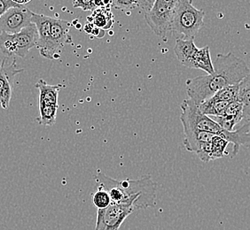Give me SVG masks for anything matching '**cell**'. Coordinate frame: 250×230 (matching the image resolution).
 I'll list each match as a JSON object with an SVG mask.
<instances>
[{"label":"cell","mask_w":250,"mask_h":230,"mask_svg":"<svg viewBox=\"0 0 250 230\" xmlns=\"http://www.w3.org/2000/svg\"><path fill=\"white\" fill-rule=\"evenodd\" d=\"M239 101L243 107V119L250 123V73L239 84Z\"/></svg>","instance_id":"19"},{"label":"cell","mask_w":250,"mask_h":230,"mask_svg":"<svg viewBox=\"0 0 250 230\" xmlns=\"http://www.w3.org/2000/svg\"><path fill=\"white\" fill-rule=\"evenodd\" d=\"M2 64H3V60H0V71H1V68H2Z\"/></svg>","instance_id":"27"},{"label":"cell","mask_w":250,"mask_h":230,"mask_svg":"<svg viewBox=\"0 0 250 230\" xmlns=\"http://www.w3.org/2000/svg\"><path fill=\"white\" fill-rule=\"evenodd\" d=\"M184 146L187 151L190 153H197L201 149L202 144L205 143L211 142L213 137L216 134L205 132V131H199V130H184Z\"/></svg>","instance_id":"14"},{"label":"cell","mask_w":250,"mask_h":230,"mask_svg":"<svg viewBox=\"0 0 250 230\" xmlns=\"http://www.w3.org/2000/svg\"><path fill=\"white\" fill-rule=\"evenodd\" d=\"M36 88L39 90V104L59 106V92L62 88L61 84L50 85L45 81L40 79L36 83Z\"/></svg>","instance_id":"16"},{"label":"cell","mask_w":250,"mask_h":230,"mask_svg":"<svg viewBox=\"0 0 250 230\" xmlns=\"http://www.w3.org/2000/svg\"><path fill=\"white\" fill-rule=\"evenodd\" d=\"M218 136L227 141L229 144H233L231 157L234 158L240 152L241 146L250 148V123L248 122L233 131L224 130Z\"/></svg>","instance_id":"12"},{"label":"cell","mask_w":250,"mask_h":230,"mask_svg":"<svg viewBox=\"0 0 250 230\" xmlns=\"http://www.w3.org/2000/svg\"><path fill=\"white\" fill-rule=\"evenodd\" d=\"M17 6H20V5L16 4L14 0H0V18L7 10Z\"/></svg>","instance_id":"26"},{"label":"cell","mask_w":250,"mask_h":230,"mask_svg":"<svg viewBox=\"0 0 250 230\" xmlns=\"http://www.w3.org/2000/svg\"><path fill=\"white\" fill-rule=\"evenodd\" d=\"M239 84L227 86L222 89L221 91H218L214 97L218 100L225 101L230 104L232 102L239 101Z\"/></svg>","instance_id":"22"},{"label":"cell","mask_w":250,"mask_h":230,"mask_svg":"<svg viewBox=\"0 0 250 230\" xmlns=\"http://www.w3.org/2000/svg\"><path fill=\"white\" fill-rule=\"evenodd\" d=\"M229 103L216 99L214 96L204 101L199 106V109L203 115L214 117H221L225 114Z\"/></svg>","instance_id":"18"},{"label":"cell","mask_w":250,"mask_h":230,"mask_svg":"<svg viewBox=\"0 0 250 230\" xmlns=\"http://www.w3.org/2000/svg\"><path fill=\"white\" fill-rule=\"evenodd\" d=\"M178 0H155L152 9L145 14V19L156 36L165 38L171 29Z\"/></svg>","instance_id":"5"},{"label":"cell","mask_w":250,"mask_h":230,"mask_svg":"<svg viewBox=\"0 0 250 230\" xmlns=\"http://www.w3.org/2000/svg\"><path fill=\"white\" fill-rule=\"evenodd\" d=\"M74 6L77 8H81L83 11H94L99 7L98 5H103L101 2H95V1H76L73 3Z\"/></svg>","instance_id":"25"},{"label":"cell","mask_w":250,"mask_h":230,"mask_svg":"<svg viewBox=\"0 0 250 230\" xmlns=\"http://www.w3.org/2000/svg\"><path fill=\"white\" fill-rule=\"evenodd\" d=\"M243 119V107L240 101L230 103L221 117H214L213 120L227 131H233L234 127Z\"/></svg>","instance_id":"13"},{"label":"cell","mask_w":250,"mask_h":230,"mask_svg":"<svg viewBox=\"0 0 250 230\" xmlns=\"http://www.w3.org/2000/svg\"><path fill=\"white\" fill-rule=\"evenodd\" d=\"M33 12L24 5L12 7L0 18V33L15 35L31 24Z\"/></svg>","instance_id":"8"},{"label":"cell","mask_w":250,"mask_h":230,"mask_svg":"<svg viewBox=\"0 0 250 230\" xmlns=\"http://www.w3.org/2000/svg\"><path fill=\"white\" fill-rule=\"evenodd\" d=\"M112 182L120 190L123 195V205L133 206L135 209H145L155 206L156 183L150 175L130 180H116Z\"/></svg>","instance_id":"2"},{"label":"cell","mask_w":250,"mask_h":230,"mask_svg":"<svg viewBox=\"0 0 250 230\" xmlns=\"http://www.w3.org/2000/svg\"><path fill=\"white\" fill-rule=\"evenodd\" d=\"M38 42L39 33L34 23L15 35L0 33V51L9 58L26 57L31 49L37 47Z\"/></svg>","instance_id":"4"},{"label":"cell","mask_w":250,"mask_h":230,"mask_svg":"<svg viewBox=\"0 0 250 230\" xmlns=\"http://www.w3.org/2000/svg\"><path fill=\"white\" fill-rule=\"evenodd\" d=\"M186 67L195 69H201L207 73V75L214 74V66L212 62L210 50L208 46L198 48L191 59L187 63Z\"/></svg>","instance_id":"15"},{"label":"cell","mask_w":250,"mask_h":230,"mask_svg":"<svg viewBox=\"0 0 250 230\" xmlns=\"http://www.w3.org/2000/svg\"><path fill=\"white\" fill-rule=\"evenodd\" d=\"M180 120L183 125V130H199L219 135L222 129L209 116L203 115L191 99H186L181 104Z\"/></svg>","instance_id":"6"},{"label":"cell","mask_w":250,"mask_h":230,"mask_svg":"<svg viewBox=\"0 0 250 230\" xmlns=\"http://www.w3.org/2000/svg\"><path fill=\"white\" fill-rule=\"evenodd\" d=\"M31 22L36 25L39 33V42L37 44V48L39 49L41 56L48 58L52 17L33 13Z\"/></svg>","instance_id":"11"},{"label":"cell","mask_w":250,"mask_h":230,"mask_svg":"<svg viewBox=\"0 0 250 230\" xmlns=\"http://www.w3.org/2000/svg\"><path fill=\"white\" fill-rule=\"evenodd\" d=\"M133 206L111 204L97 211L95 230H119L125 220L135 211Z\"/></svg>","instance_id":"7"},{"label":"cell","mask_w":250,"mask_h":230,"mask_svg":"<svg viewBox=\"0 0 250 230\" xmlns=\"http://www.w3.org/2000/svg\"><path fill=\"white\" fill-rule=\"evenodd\" d=\"M229 143L223 139L218 135H215L211 140V160H215L217 158L226 157L228 153L226 152V149Z\"/></svg>","instance_id":"21"},{"label":"cell","mask_w":250,"mask_h":230,"mask_svg":"<svg viewBox=\"0 0 250 230\" xmlns=\"http://www.w3.org/2000/svg\"><path fill=\"white\" fill-rule=\"evenodd\" d=\"M2 60L3 64L0 71V108L8 109L13 94L15 77L22 72L23 69L18 68L15 58L11 62L9 58H5Z\"/></svg>","instance_id":"9"},{"label":"cell","mask_w":250,"mask_h":230,"mask_svg":"<svg viewBox=\"0 0 250 230\" xmlns=\"http://www.w3.org/2000/svg\"><path fill=\"white\" fill-rule=\"evenodd\" d=\"M69 29L70 23L67 20L52 18L49 59H54L59 58L60 53L62 51L64 45L71 42Z\"/></svg>","instance_id":"10"},{"label":"cell","mask_w":250,"mask_h":230,"mask_svg":"<svg viewBox=\"0 0 250 230\" xmlns=\"http://www.w3.org/2000/svg\"><path fill=\"white\" fill-rule=\"evenodd\" d=\"M92 203L98 210L105 209L112 204L108 192L101 187H97V191L92 196Z\"/></svg>","instance_id":"23"},{"label":"cell","mask_w":250,"mask_h":230,"mask_svg":"<svg viewBox=\"0 0 250 230\" xmlns=\"http://www.w3.org/2000/svg\"><path fill=\"white\" fill-rule=\"evenodd\" d=\"M214 74L188 79L186 89L189 99L200 106L222 89L238 85L250 73L245 61L234 53H219L213 62Z\"/></svg>","instance_id":"1"},{"label":"cell","mask_w":250,"mask_h":230,"mask_svg":"<svg viewBox=\"0 0 250 230\" xmlns=\"http://www.w3.org/2000/svg\"><path fill=\"white\" fill-rule=\"evenodd\" d=\"M39 117L37 121L45 127H52L56 122V116L59 106L39 104Z\"/></svg>","instance_id":"20"},{"label":"cell","mask_w":250,"mask_h":230,"mask_svg":"<svg viewBox=\"0 0 250 230\" xmlns=\"http://www.w3.org/2000/svg\"><path fill=\"white\" fill-rule=\"evenodd\" d=\"M197 49L198 47H196L194 43V40L177 38L174 47V53L181 64L186 66L187 63L191 59L193 54L197 51Z\"/></svg>","instance_id":"17"},{"label":"cell","mask_w":250,"mask_h":230,"mask_svg":"<svg viewBox=\"0 0 250 230\" xmlns=\"http://www.w3.org/2000/svg\"><path fill=\"white\" fill-rule=\"evenodd\" d=\"M112 5L117 8V9L120 10H129V9H135V8H139L140 7V1H130V0H125V1H113L112 2Z\"/></svg>","instance_id":"24"},{"label":"cell","mask_w":250,"mask_h":230,"mask_svg":"<svg viewBox=\"0 0 250 230\" xmlns=\"http://www.w3.org/2000/svg\"><path fill=\"white\" fill-rule=\"evenodd\" d=\"M204 17L205 12L196 8L191 0H178L170 31L182 35L184 39L194 40L204 25Z\"/></svg>","instance_id":"3"}]
</instances>
